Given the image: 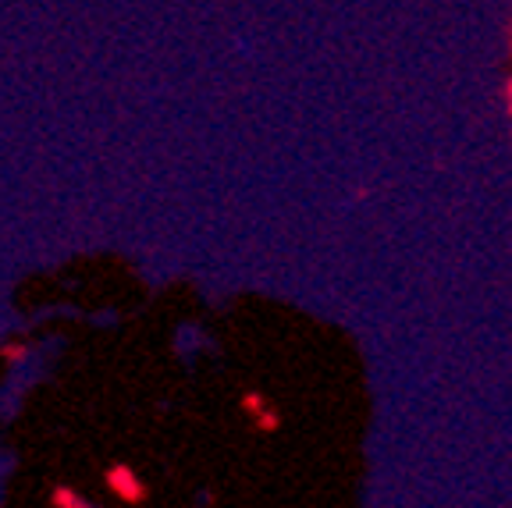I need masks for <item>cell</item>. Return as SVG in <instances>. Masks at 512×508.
I'll use <instances>...</instances> for the list:
<instances>
[{"label": "cell", "mask_w": 512, "mask_h": 508, "mask_svg": "<svg viewBox=\"0 0 512 508\" xmlns=\"http://www.w3.org/2000/svg\"><path fill=\"white\" fill-rule=\"evenodd\" d=\"M107 484H111V487H125V491H121V498H125V501H139V494H143V491H139V480L132 477L128 469H121V466L107 473Z\"/></svg>", "instance_id": "obj_1"}]
</instances>
